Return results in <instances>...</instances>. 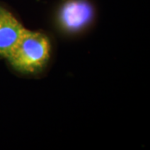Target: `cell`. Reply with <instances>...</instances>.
Wrapping results in <instances>:
<instances>
[{"label":"cell","mask_w":150,"mask_h":150,"mask_svg":"<svg viewBox=\"0 0 150 150\" xmlns=\"http://www.w3.org/2000/svg\"><path fill=\"white\" fill-rule=\"evenodd\" d=\"M50 53L51 44L45 34L25 28L6 59L17 71L34 74L46 65Z\"/></svg>","instance_id":"obj_1"},{"label":"cell","mask_w":150,"mask_h":150,"mask_svg":"<svg viewBox=\"0 0 150 150\" xmlns=\"http://www.w3.org/2000/svg\"><path fill=\"white\" fill-rule=\"evenodd\" d=\"M92 16L91 5L85 0H70L63 6L61 22L69 29H78L83 26Z\"/></svg>","instance_id":"obj_3"},{"label":"cell","mask_w":150,"mask_h":150,"mask_svg":"<svg viewBox=\"0 0 150 150\" xmlns=\"http://www.w3.org/2000/svg\"><path fill=\"white\" fill-rule=\"evenodd\" d=\"M25 28L10 11L0 6V56L7 58Z\"/></svg>","instance_id":"obj_2"}]
</instances>
